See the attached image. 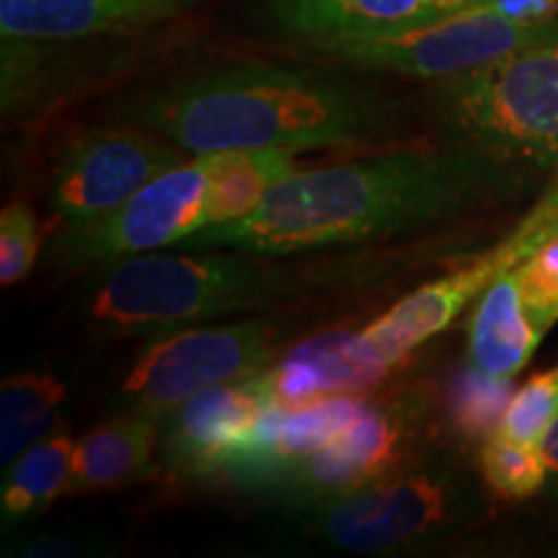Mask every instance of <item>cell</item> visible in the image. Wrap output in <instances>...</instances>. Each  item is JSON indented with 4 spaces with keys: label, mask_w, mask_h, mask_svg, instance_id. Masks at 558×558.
I'll list each match as a JSON object with an SVG mask.
<instances>
[{
    "label": "cell",
    "mask_w": 558,
    "mask_h": 558,
    "mask_svg": "<svg viewBox=\"0 0 558 558\" xmlns=\"http://www.w3.org/2000/svg\"><path fill=\"white\" fill-rule=\"evenodd\" d=\"M533 173L484 153L399 150L279 181L248 218L205 228L179 251L228 248L288 256L411 233L512 197Z\"/></svg>",
    "instance_id": "1"
},
{
    "label": "cell",
    "mask_w": 558,
    "mask_h": 558,
    "mask_svg": "<svg viewBox=\"0 0 558 558\" xmlns=\"http://www.w3.org/2000/svg\"><path fill=\"white\" fill-rule=\"evenodd\" d=\"M130 117L181 150L205 156L378 143L399 114L373 90L316 70L233 62L148 90Z\"/></svg>",
    "instance_id": "2"
},
{
    "label": "cell",
    "mask_w": 558,
    "mask_h": 558,
    "mask_svg": "<svg viewBox=\"0 0 558 558\" xmlns=\"http://www.w3.org/2000/svg\"><path fill=\"white\" fill-rule=\"evenodd\" d=\"M262 256L150 254L104 264L86 298V320L109 337H163L256 308L290 288V271Z\"/></svg>",
    "instance_id": "3"
},
{
    "label": "cell",
    "mask_w": 558,
    "mask_h": 558,
    "mask_svg": "<svg viewBox=\"0 0 558 558\" xmlns=\"http://www.w3.org/2000/svg\"><path fill=\"white\" fill-rule=\"evenodd\" d=\"M484 514L476 476L437 450L399 471L318 505L290 509V533L313 548L341 554H403L427 548Z\"/></svg>",
    "instance_id": "4"
},
{
    "label": "cell",
    "mask_w": 558,
    "mask_h": 558,
    "mask_svg": "<svg viewBox=\"0 0 558 558\" xmlns=\"http://www.w3.org/2000/svg\"><path fill=\"white\" fill-rule=\"evenodd\" d=\"M435 94L452 145L530 173L558 171V34L437 81Z\"/></svg>",
    "instance_id": "5"
},
{
    "label": "cell",
    "mask_w": 558,
    "mask_h": 558,
    "mask_svg": "<svg viewBox=\"0 0 558 558\" xmlns=\"http://www.w3.org/2000/svg\"><path fill=\"white\" fill-rule=\"evenodd\" d=\"M550 34H558V13L550 19H530L492 0L407 32L337 39L313 47L349 65L445 81L492 65Z\"/></svg>",
    "instance_id": "6"
},
{
    "label": "cell",
    "mask_w": 558,
    "mask_h": 558,
    "mask_svg": "<svg viewBox=\"0 0 558 558\" xmlns=\"http://www.w3.org/2000/svg\"><path fill=\"white\" fill-rule=\"evenodd\" d=\"M435 399L424 386L375 393L369 409L333 442L292 469L267 497L300 509L341 497L399 471L427 448Z\"/></svg>",
    "instance_id": "7"
},
{
    "label": "cell",
    "mask_w": 558,
    "mask_h": 558,
    "mask_svg": "<svg viewBox=\"0 0 558 558\" xmlns=\"http://www.w3.org/2000/svg\"><path fill=\"white\" fill-rule=\"evenodd\" d=\"M279 329L267 320L190 326L153 339L124 375L122 411L166 418L194 393L246 378L279 357Z\"/></svg>",
    "instance_id": "8"
},
{
    "label": "cell",
    "mask_w": 558,
    "mask_h": 558,
    "mask_svg": "<svg viewBox=\"0 0 558 558\" xmlns=\"http://www.w3.org/2000/svg\"><path fill=\"white\" fill-rule=\"evenodd\" d=\"M209 153L181 160L104 218L60 228L52 256L68 267H90L177 246L209 226Z\"/></svg>",
    "instance_id": "9"
},
{
    "label": "cell",
    "mask_w": 558,
    "mask_h": 558,
    "mask_svg": "<svg viewBox=\"0 0 558 558\" xmlns=\"http://www.w3.org/2000/svg\"><path fill=\"white\" fill-rule=\"evenodd\" d=\"M171 140L148 128H88L60 145L50 171L52 213L60 228L104 218L145 184L184 160Z\"/></svg>",
    "instance_id": "10"
},
{
    "label": "cell",
    "mask_w": 558,
    "mask_h": 558,
    "mask_svg": "<svg viewBox=\"0 0 558 558\" xmlns=\"http://www.w3.org/2000/svg\"><path fill=\"white\" fill-rule=\"evenodd\" d=\"M373 399L375 393L365 390L269 409L259 427L220 465L215 478H226L230 486L267 497L292 469L344 435Z\"/></svg>",
    "instance_id": "11"
},
{
    "label": "cell",
    "mask_w": 558,
    "mask_h": 558,
    "mask_svg": "<svg viewBox=\"0 0 558 558\" xmlns=\"http://www.w3.org/2000/svg\"><path fill=\"white\" fill-rule=\"evenodd\" d=\"M275 409L259 373L209 386L160 424L158 450L173 473L190 478H215L220 465L259 427Z\"/></svg>",
    "instance_id": "12"
},
{
    "label": "cell",
    "mask_w": 558,
    "mask_h": 558,
    "mask_svg": "<svg viewBox=\"0 0 558 558\" xmlns=\"http://www.w3.org/2000/svg\"><path fill=\"white\" fill-rule=\"evenodd\" d=\"M399 367L360 331H324L300 341L262 369L275 407H292L324 396L365 393Z\"/></svg>",
    "instance_id": "13"
},
{
    "label": "cell",
    "mask_w": 558,
    "mask_h": 558,
    "mask_svg": "<svg viewBox=\"0 0 558 558\" xmlns=\"http://www.w3.org/2000/svg\"><path fill=\"white\" fill-rule=\"evenodd\" d=\"M512 267L518 264L509 256V251L497 243L476 262L409 292L380 318L365 326V333L396 365H401L416 347L448 329L501 271Z\"/></svg>",
    "instance_id": "14"
},
{
    "label": "cell",
    "mask_w": 558,
    "mask_h": 558,
    "mask_svg": "<svg viewBox=\"0 0 558 558\" xmlns=\"http://www.w3.org/2000/svg\"><path fill=\"white\" fill-rule=\"evenodd\" d=\"M492 0H269L277 29L308 45L432 24Z\"/></svg>",
    "instance_id": "15"
},
{
    "label": "cell",
    "mask_w": 558,
    "mask_h": 558,
    "mask_svg": "<svg viewBox=\"0 0 558 558\" xmlns=\"http://www.w3.org/2000/svg\"><path fill=\"white\" fill-rule=\"evenodd\" d=\"M163 418L145 411H122L75 439L70 494L111 492L153 473Z\"/></svg>",
    "instance_id": "16"
},
{
    "label": "cell",
    "mask_w": 558,
    "mask_h": 558,
    "mask_svg": "<svg viewBox=\"0 0 558 558\" xmlns=\"http://www.w3.org/2000/svg\"><path fill=\"white\" fill-rule=\"evenodd\" d=\"M543 333L522 303L518 271L507 269L481 292L469 324V362L494 378L514 380Z\"/></svg>",
    "instance_id": "17"
},
{
    "label": "cell",
    "mask_w": 558,
    "mask_h": 558,
    "mask_svg": "<svg viewBox=\"0 0 558 558\" xmlns=\"http://www.w3.org/2000/svg\"><path fill=\"white\" fill-rule=\"evenodd\" d=\"M73 460L75 442L68 432L58 429L26 448L9 469H3L0 518L5 530L39 518L62 494H70Z\"/></svg>",
    "instance_id": "18"
},
{
    "label": "cell",
    "mask_w": 558,
    "mask_h": 558,
    "mask_svg": "<svg viewBox=\"0 0 558 558\" xmlns=\"http://www.w3.org/2000/svg\"><path fill=\"white\" fill-rule=\"evenodd\" d=\"M209 226H228L243 220L267 199L279 181L298 171L295 153L264 148V150H222L209 153Z\"/></svg>",
    "instance_id": "19"
},
{
    "label": "cell",
    "mask_w": 558,
    "mask_h": 558,
    "mask_svg": "<svg viewBox=\"0 0 558 558\" xmlns=\"http://www.w3.org/2000/svg\"><path fill=\"white\" fill-rule=\"evenodd\" d=\"M68 388L50 373H13L0 386V463L3 469L26 448L60 429Z\"/></svg>",
    "instance_id": "20"
},
{
    "label": "cell",
    "mask_w": 558,
    "mask_h": 558,
    "mask_svg": "<svg viewBox=\"0 0 558 558\" xmlns=\"http://www.w3.org/2000/svg\"><path fill=\"white\" fill-rule=\"evenodd\" d=\"M512 396V380L494 378L469 362V367L452 380L448 403H445L450 427L465 439L484 442L497 432Z\"/></svg>",
    "instance_id": "21"
},
{
    "label": "cell",
    "mask_w": 558,
    "mask_h": 558,
    "mask_svg": "<svg viewBox=\"0 0 558 558\" xmlns=\"http://www.w3.org/2000/svg\"><path fill=\"white\" fill-rule=\"evenodd\" d=\"M478 471L488 492L507 501L535 497L546 488V463L541 448L512 442L494 432L478 448Z\"/></svg>",
    "instance_id": "22"
},
{
    "label": "cell",
    "mask_w": 558,
    "mask_h": 558,
    "mask_svg": "<svg viewBox=\"0 0 558 558\" xmlns=\"http://www.w3.org/2000/svg\"><path fill=\"white\" fill-rule=\"evenodd\" d=\"M558 416V365L533 375L525 386L514 390L512 401L501 416L497 435L512 442L541 448Z\"/></svg>",
    "instance_id": "23"
},
{
    "label": "cell",
    "mask_w": 558,
    "mask_h": 558,
    "mask_svg": "<svg viewBox=\"0 0 558 558\" xmlns=\"http://www.w3.org/2000/svg\"><path fill=\"white\" fill-rule=\"evenodd\" d=\"M522 303L543 333L558 320V233L541 243L518 267Z\"/></svg>",
    "instance_id": "24"
},
{
    "label": "cell",
    "mask_w": 558,
    "mask_h": 558,
    "mask_svg": "<svg viewBox=\"0 0 558 558\" xmlns=\"http://www.w3.org/2000/svg\"><path fill=\"white\" fill-rule=\"evenodd\" d=\"M41 246L39 220L26 202H11L0 213V284L11 288L29 275Z\"/></svg>",
    "instance_id": "25"
},
{
    "label": "cell",
    "mask_w": 558,
    "mask_h": 558,
    "mask_svg": "<svg viewBox=\"0 0 558 558\" xmlns=\"http://www.w3.org/2000/svg\"><path fill=\"white\" fill-rule=\"evenodd\" d=\"M558 233V177L550 181L546 194L530 207V213L522 218L512 233L507 235L505 248L512 254L514 264L525 262L541 243H546L550 235Z\"/></svg>",
    "instance_id": "26"
},
{
    "label": "cell",
    "mask_w": 558,
    "mask_h": 558,
    "mask_svg": "<svg viewBox=\"0 0 558 558\" xmlns=\"http://www.w3.org/2000/svg\"><path fill=\"white\" fill-rule=\"evenodd\" d=\"M104 543L75 535H26L13 541L5 556L13 558H83L104 554Z\"/></svg>",
    "instance_id": "27"
},
{
    "label": "cell",
    "mask_w": 558,
    "mask_h": 558,
    "mask_svg": "<svg viewBox=\"0 0 558 558\" xmlns=\"http://www.w3.org/2000/svg\"><path fill=\"white\" fill-rule=\"evenodd\" d=\"M541 452H543V463H546V473H548L546 488L558 505V416H556L554 427L548 429L546 439L541 442Z\"/></svg>",
    "instance_id": "28"
}]
</instances>
